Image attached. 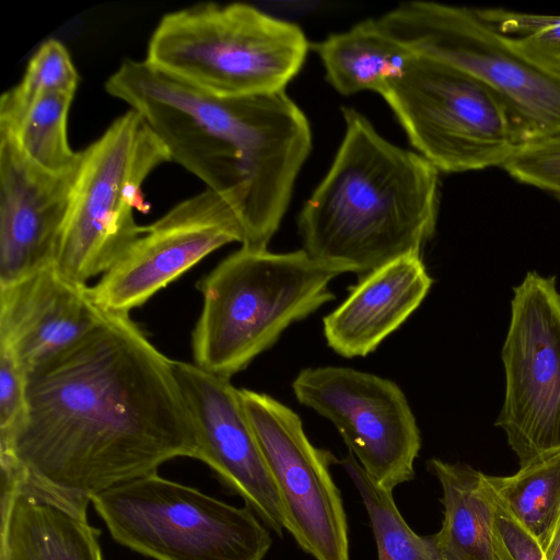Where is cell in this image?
<instances>
[{
    "instance_id": "1",
    "label": "cell",
    "mask_w": 560,
    "mask_h": 560,
    "mask_svg": "<svg viewBox=\"0 0 560 560\" xmlns=\"http://www.w3.org/2000/svg\"><path fill=\"white\" fill-rule=\"evenodd\" d=\"M23 423L0 443L20 494L88 520L94 495L198 459L195 427L173 369L126 313L26 374Z\"/></svg>"
},
{
    "instance_id": "2",
    "label": "cell",
    "mask_w": 560,
    "mask_h": 560,
    "mask_svg": "<svg viewBox=\"0 0 560 560\" xmlns=\"http://www.w3.org/2000/svg\"><path fill=\"white\" fill-rule=\"evenodd\" d=\"M105 90L143 117L171 161L232 203L243 247L267 249L312 148L308 120L284 90L217 95L145 59L125 60Z\"/></svg>"
},
{
    "instance_id": "3",
    "label": "cell",
    "mask_w": 560,
    "mask_h": 560,
    "mask_svg": "<svg viewBox=\"0 0 560 560\" xmlns=\"http://www.w3.org/2000/svg\"><path fill=\"white\" fill-rule=\"evenodd\" d=\"M334 162L302 208L304 250L340 273L365 275L421 250L435 231L439 171L384 139L351 107Z\"/></svg>"
},
{
    "instance_id": "4",
    "label": "cell",
    "mask_w": 560,
    "mask_h": 560,
    "mask_svg": "<svg viewBox=\"0 0 560 560\" xmlns=\"http://www.w3.org/2000/svg\"><path fill=\"white\" fill-rule=\"evenodd\" d=\"M339 275L304 249L242 246L197 283L203 303L191 336L194 363L231 378L291 324L332 301L329 284Z\"/></svg>"
},
{
    "instance_id": "5",
    "label": "cell",
    "mask_w": 560,
    "mask_h": 560,
    "mask_svg": "<svg viewBox=\"0 0 560 560\" xmlns=\"http://www.w3.org/2000/svg\"><path fill=\"white\" fill-rule=\"evenodd\" d=\"M307 49L294 23L245 3H199L160 20L145 60L209 93L243 96L283 91Z\"/></svg>"
},
{
    "instance_id": "6",
    "label": "cell",
    "mask_w": 560,
    "mask_h": 560,
    "mask_svg": "<svg viewBox=\"0 0 560 560\" xmlns=\"http://www.w3.org/2000/svg\"><path fill=\"white\" fill-rule=\"evenodd\" d=\"M77 168L54 269L69 282L109 270L145 232L142 185L171 156L143 117L130 109L84 150Z\"/></svg>"
},
{
    "instance_id": "7",
    "label": "cell",
    "mask_w": 560,
    "mask_h": 560,
    "mask_svg": "<svg viewBox=\"0 0 560 560\" xmlns=\"http://www.w3.org/2000/svg\"><path fill=\"white\" fill-rule=\"evenodd\" d=\"M381 95L411 145L438 171L503 167L529 142L520 120L492 89L433 56L415 52Z\"/></svg>"
},
{
    "instance_id": "8",
    "label": "cell",
    "mask_w": 560,
    "mask_h": 560,
    "mask_svg": "<svg viewBox=\"0 0 560 560\" xmlns=\"http://www.w3.org/2000/svg\"><path fill=\"white\" fill-rule=\"evenodd\" d=\"M91 504L119 545L154 560H264L269 528L229 504L158 472L116 485Z\"/></svg>"
},
{
    "instance_id": "9",
    "label": "cell",
    "mask_w": 560,
    "mask_h": 560,
    "mask_svg": "<svg viewBox=\"0 0 560 560\" xmlns=\"http://www.w3.org/2000/svg\"><path fill=\"white\" fill-rule=\"evenodd\" d=\"M378 21L412 51L442 59L486 83L508 104L529 142L560 135V73L527 56L477 9L413 1Z\"/></svg>"
},
{
    "instance_id": "10",
    "label": "cell",
    "mask_w": 560,
    "mask_h": 560,
    "mask_svg": "<svg viewBox=\"0 0 560 560\" xmlns=\"http://www.w3.org/2000/svg\"><path fill=\"white\" fill-rule=\"evenodd\" d=\"M501 359L505 395L495 424L520 467L560 452V293L528 272L515 287Z\"/></svg>"
},
{
    "instance_id": "11",
    "label": "cell",
    "mask_w": 560,
    "mask_h": 560,
    "mask_svg": "<svg viewBox=\"0 0 560 560\" xmlns=\"http://www.w3.org/2000/svg\"><path fill=\"white\" fill-rule=\"evenodd\" d=\"M240 393L279 493L285 530L314 560H350L347 513L330 472L338 459L312 444L290 407L268 394Z\"/></svg>"
},
{
    "instance_id": "12",
    "label": "cell",
    "mask_w": 560,
    "mask_h": 560,
    "mask_svg": "<svg viewBox=\"0 0 560 560\" xmlns=\"http://www.w3.org/2000/svg\"><path fill=\"white\" fill-rule=\"evenodd\" d=\"M296 400L328 419L363 470L393 491L415 478L421 435L400 387L343 366L307 368L292 382Z\"/></svg>"
},
{
    "instance_id": "13",
    "label": "cell",
    "mask_w": 560,
    "mask_h": 560,
    "mask_svg": "<svg viewBox=\"0 0 560 560\" xmlns=\"http://www.w3.org/2000/svg\"><path fill=\"white\" fill-rule=\"evenodd\" d=\"M243 237L232 203L207 188L147 225L118 261L90 287L91 296L104 312L129 314L206 256L229 243L242 244Z\"/></svg>"
},
{
    "instance_id": "14",
    "label": "cell",
    "mask_w": 560,
    "mask_h": 560,
    "mask_svg": "<svg viewBox=\"0 0 560 560\" xmlns=\"http://www.w3.org/2000/svg\"><path fill=\"white\" fill-rule=\"evenodd\" d=\"M198 442V460L210 467L278 536L285 530L282 504L240 389L195 363L173 360Z\"/></svg>"
},
{
    "instance_id": "15",
    "label": "cell",
    "mask_w": 560,
    "mask_h": 560,
    "mask_svg": "<svg viewBox=\"0 0 560 560\" xmlns=\"http://www.w3.org/2000/svg\"><path fill=\"white\" fill-rule=\"evenodd\" d=\"M77 168L46 172L0 133V288L54 267Z\"/></svg>"
},
{
    "instance_id": "16",
    "label": "cell",
    "mask_w": 560,
    "mask_h": 560,
    "mask_svg": "<svg viewBox=\"0 0 560 560\" xmlns=\"http://www.w3.org/2000/svg\"><path fill=\"white\" fill-rule=\"evenodd\" d=\"M104 313L90 287L45 268L0 288V347L27 374L84 338Z\"/></svg>"
},
{
    "instance_id": "17",
    "label": "cell",
    "mask_w": 560,
    "mask_h": 560,
    "mask_svg": "<svg viewBox=\"0 0 560 560\" xmlns=\"http://www.w3.org/2000/svg\"><path fill=\"white\" fill-rule=\"evenodd\" d=\"M433 283L421 255H407L365 275L323 319L326 342L345 358L365 357L419 307Z\"/></svg>"
},
{
    "instance_id": "18",
    "label": "cell",
    "mask_w": 560,
    "mask_h": 560,
    "mask_svg": "<svg viewBox=\"0 0 560 560\" xmlns=\"http://www.w3.org/2000/svg\"><path fill=\"white\" fill-rule=\"evenodd\" d=\"M427 468L442 489L443 522L435 533L446 560H497L495 502L486 475L466 464L430 458Z\"/></svg>"
},
{
    "instance_id": "19",
    "label": "cell",
    "mask_w": 560,
    "mask_h": 560,
    "mask_svg": "<svg viewBox=\"0 0 560 560\" xmlns=\"http://www.w3.org/2000/svg\"><path fill=\"white\" fill-rule=\"evenodd\" d=\"M100 536L89 520L20 494L0 524V560H104Z\"/></svg>"
},
{
    "instance_id": "20",
    "label": "cell",
    "mask_w": 560,
    "mask_h": 560,
    "mask_svg": "<svg viewBox=\"0 0 560 560\" xmlns=\"http://www.w3.org/2000/svg\"><path fill=\"white\" fill-rule=\"evenodd\" d=\"M326 79L340 94H378L399 75L415 51L388 34L377 20H365L314 45Z\"/></svg>"
},
{
    "instance_id": "21",
    "label": "cell",
    "mask_w": 560,
    "mask_h": 560,
    "mask_svg": "<svg viewBox=\"0 0 560 560\" xmlns=\"http://www.w3.org/2000/svg\"><path fill=\"white\" fill-rule=\"evenodd\" d=\"M495 499L545 550L560 517V452L506 477L486 475Z\"/></svg>"
},
{
    "instance_id": "22",
    "label": "cell",
    "mask_w": 560,
    "mask_h": 560,
    "mask_svg": "<svg viewBox=\"0 0 560 560\" xmlns=\"http://www.w3.org/2000/svg\"><path fill=\"white\" fill-rule=\"evenodd\" d=\"M355 486L369 515L377 560H446L435 534L419 535L399 512L393 491L377 485L349 452L338 460Z\"/></svg>"
},
{
    "instance_id": "23",
    "label": "cell",
    "mask_w": 560,
    "mask_h": 560,
    "mask_svg": "<svg viewBox=\"0 0 560 560\" xmlns=\"http://www.w3.org/2000/svg\"><path fill=\"white\" fill-rule=\"evenodd\" d=\"M74 94L48 93L33 102L12 125L0 127L26 160L37 167L62 174L77 168L81 152L69 144L67 124Z\"/></svg>"
},
{
    "instance_id": "24",
    "label": "cell",
    "mask_w": 560,
    "mask_h": 560,
    "mask_svg": "<svg viewBox=\"0 0 560 560\" xmlns=\"http://www.w3.org/2000/svg\"><path fill=\"white\" fill-rule=\"evenodd\" d=\"M79 73L66 46L57 39L43 43L28 61L21 81L0 98V127L14 124L40 96L65 92L74 94Z\"/></svg>"
},
{
    "instance_id": "25",
    "label": "cell",
    "mask_w": 560,
    "mask_h": 560,
    "mask_svg": "<svg viewBox=\"0 0 560 560\" xmlns=\"http://www.w3.org/2000/svg\"><path fill=\"white\" fill-rule=\"evenodd\" d=\"M478 14L500 33L511 37L527 56L560 73V15L477 9Z\"/></svg>"
},
{
    "instance_id": "26",
    "label": "cell",
    "mask_w": 560,
    "mask_h": 560,
    "mask_svg": "<svg viewBox=\"0 0 560 560\" xmlns=\"http://www.w3.org/2000/svg\"><path fill=\"white\" fill-rule=\"evenodd\" d=\"M515 180L560 201V135L524 144L503 166Z\"/></svg>"
},
{
    "instance_id": "27",
    "label": "cell",
    "mask_w": 560,
    "mask_h": 560,
    "mask_svg": "<svg viewBox=\"0 0 560 560\" xmlns=\"http://www.w3.org/2000/svg\"><path fill=\"white\" fill-rule=\"evenodd\" d=\"M26 409V373L11 352L0 347V443L18 431Z\"/></svg>"
},
{
    "instance_id": "28",
    "label": "cell",
    "mask_w": 560,
    "mask_h": 560,
    "mask_svg": "<svg viewBox=\"0 0 560 560\" xmlns=\"http://www.w3.org/2000/svg\"><path fill=\"white\" fill-rule=\"evenodd\" d=\"M492 495L495 502L493 545L497 560H546L537 540L511 517L493 492Z\"/></svg>"
},
{
    "instance_id": "29",
    "label": "cell",
    "mask_w": 560,
    "mask_h": 560,
    "mask_svg": "<svg viewBox=\"0 0 560 560\" xmlns=\"http://www.w3.org/2000/svg\"><path fill=\"white\" fill-rule=\"evenodd\" d=\"M546 560H560V517L544 550Z\"/></svg>"
}]
</instances>
